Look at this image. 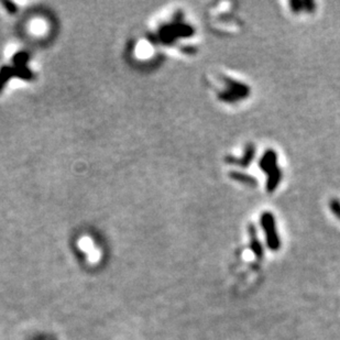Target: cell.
Here are the masks:
<instances>
[{"mask_svg":"<svg viewBox=\"0 0 340 340\" xmlns=\"http://www.w3.org/2000/svg\"><path fill=\"white\" fill-rule=\"evenodd\" d=\"M78 248L85 255L87 261L90 264H98L103 259L102 249L98 247L97 243L94 241V239L88 236H84L78 241Z\"/></svg>","mask_w":340,"mask_h":340,"instance_id":"6da1fadb","label":"cell"},{"mask_svg":"<svg viewBox=\"0 0 340 340\" xmlns=\"http://www.w3.org/2000/svg\"><path fill=\"white\" fill-rule=\"evenodd\" d=\"M267 172H269L270 180L268 183L269 190L273 191L276 189V186L278 182V171L276 168V156L274 154V152H268L267 155L264 156V159H262V169Z\"/></svg>","mask_w":340,"mask_h":340,"instance_id":"7a4b0ae2","label":"cell"},{"mask_svg":"<svg viewBox=\"0 0 340 340\" xmlns=\"http://www.w3.org/2000/svg\"><path fill=\"white\" fill-rule=\"evenodd\" d=\"M262 225H264L268 228V239L270 241V245L272 246V248H276L277 246V239H276V228H274V221L273 217L269 213H264L262 216Z\"/></svg>","mask_w":340,"mask_h":340,"instance_id":"3957f363","label":"cell"},{"mask_svg":"<svg viewBox=\"0 0 340 340\" xmlns=\"http://www.w3.org/2000/svg\"><path fill=\"white\" fill-rule=\"evenodd\" d=\"M137 53L139 56H140V58H148V56H150L152 53L151 45L149 44V43L141 42L140 44L138 45Z\"/></svg>","mask_w":340,"mask_h":340,"instance_id":"277c9868","label":"cell"},{"mask_svg":"<svg viewBox=\"0 0 340 340\" xmlns=\"http://www.w3.org/2000/svg\"><path fill=\"white\" fill-rule=\"evenodd\" d=\"M31 29H32V31H33L34 33L41 34V33L44 32L45 24H44V22H43V21H41V20H36V21H34V22L32 23Z\"/></svg>","mask_w":340,"mask_h":340,"instance_id":"5b68a950","label":"cell"}]
</instances>
